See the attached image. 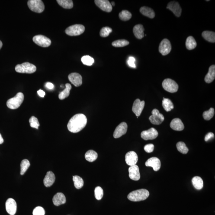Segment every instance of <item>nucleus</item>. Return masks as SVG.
Masks as SVG:
<instances>
[{"label": "nucleus", "instance_id": "603ef678", "mask_svg": "<svg viewBox=\"0 0 215 215\" xmlns=\"http://www.w3.org/2000/svg\"><path fill=\"white\" fill-rule=\"evenodd\" d=\"M2 42L1 41V40H0V49L2 48Z\"/></svg>", "mask_w": 215, "mask_h": 215}, {"label": "nucleus", "instance_id": "393cba45", "mask_svg": "<svg viewBox=\"0 0 215 215\" xmlns=\"http://www.w3.org/2000/svg\"><path fill=\"white\" fill-rule=\"evenodd\" d=\"M215 78V66L213 65L209 68L208 73L205 77V81L207 83H210L214 80Z\"/></svg>", "mask_w": 215, "mask_h": 215}, {"label": "nucleus", "instance_id": "4be33fe9", "mask_svg": "<svg viewBox=\"0 0 215 215\" xmlns=\"http://www.w3.org/2000/svg\"><path fill=\"white\" fill-rule=\"evenodd\" d=\"M52 200L53 204L56 206L64 204L66 202V198L64 194L61 192L55 194Z\"/></svg>", "mask_w": 215, "mask_h": 215}, {"label": "nucleus", "instance_id": "39448f33", "mask_svg": "<svg viewBox=\"0 0 215 215\" xmlns=\"http://www.w3.org/2000/svg\"><path fill=\"white\" fill-rule=\"evenodd\" d=\"M28 5L32 11L38 13L42 12L45 9L44 3L41 0H29Z\"/></svg>", "mask_w": 215, "mask_h": 215}, {"label": "nucleus", "instance_id": "9d476101", "mask_svg": "<svg viewBox=\"0 0 215 215\" xmlns=\"http://www.w3.org/2000/svg\"><path fill=\"white\" fill-rule=\"evenodd\" d=\"M172 49L170 42L167 39H164L159 46V52L162 56H166L170 53Z\"/></svg>", "mask_w": 215, "mask_h": 215}, {"label": "nucleus", "instance_id": "aec40b11", "mask_svg": "<svg viewBox=\"0 0 215 215\" xmlns=\"http://www.w3.org/2000/svg\"><path fill=\"white\" fill-rule=\"evenodd\" d=\"M129 177L130 179L133 181H138L140 178V174L139 172V168L138 165H136L130 166L128 169Z\"/></svg>", "mask_w": 215, "mask_h": 215}, {"label": "nucleus", "instance_id": "1a4fd4ad", "mask_svg": "<svg viewBox=\"0 0 215 215\" xmlns=\"http://www.w3.org/2000/svg\"><path fill=\"white\" fill-rule=\"evenodd\" d=\"M163 115L159 112V110L154 109L152 111V115L149 118L151 122L154 125H159L164 121Z\"/></svg>", "mask_w": 215, "mask_h": 215}, {"label": "nucleus", "instance_id": "dca6fc26", "mask_svg": "<svg viewBox=\"0 0 215 215\" xmlns=\"http://www.w3.org/2000/svg\"><path fill=\"white\" fill-rule=\"evenodd\" d=\"M6 209L7 213L11 215L15 214L17 210V204L15 200L10 198L7 200L6 202Z\"/></svg>", "mask_w": 215, "mask_h": 215}, {"label": "nucleus", "instance_id": "f03ea898", "mask_svg": "<svg viewBox=\"0 0 215 215\" xmlns=\"http://www.w3.org/2000/svg\"><path fill=\"white\" fill-rule=\"evenodd\" d=\"M149 195V192L145 189H141L133 191L128 196V198L130 201L139 202L146 200Z\"/></svg>", "mask_w": 215, "mask_h": 215}, {"label": "nucleus", "instance_id": "473e14b6", "mask_svg": "<svg viewBox=\"0 0 215 215\" xmlns=\"http://www.w3.org/2000/svg\"><path fill=\"white\" fill-rule=\"evenodd\" d=\"M57 2L60 6L65 9H71L73 7V2L72 0H57Z\"/></svg>", "mask_w": 215, "mask_h": 215}, {"label": "nucleus", "instance_id": "c9c22d12", "mask_svg": "<svg viewBox=\"0 0 215 215\" xmlns=\"http://www.w3.org/2000/svg\"><path fill=\"white\" fill-rule=\"evenodd\" d=\"M132 14L127 10H123L119 13V18L123 21H128L131 18Z\"/></svg>", "mask_w": 215, "mask_h": 215}, {"label": "nucleus", "instance_id": "864d4df0", "mask_svg": "<svg viewBox=\"0 0 215 215\" xmlns=\"http://www.w3.org/2000/svg\"><path fill=\"white\" fill-rule=\"evenodd\" d=\"M111 4L112 6H112H115V2H112Z\"/></svg>", "mask_w": 215, "mask_h": 215}, {"label": "nucleus", "instance_id": "37998d69", "mask_svg": "<svg viewBox=\"0 0 215 215\" xmlns=\"http://www.w3.org/2000/svg\"><path fill=\"white\" fill-rule=\"evenodd\" d=\"M29 122L30 126L32 128L38 129L40 123H39L38 119L34 116H32L29 119Z\"/></svg>", "mask_w": 215, "mask_h": 215}, {"label": "nucleus", "instance_id": "58836bf2", "mask_svg": "<svg viewBox=\"0 0 215 215\" xmlns=\"http://www.w3.org/2000/svg\"><path fill=\"white\" fill-rule=\"evenodd\" d=\"M214 113V108H211L208 110L204 112L203 114V118L206 120H210L213 117Z\"/></svg>", "mask_w": 215, "mask_h": 215}, {"label": "nucleus", "instance_id": "4c0bfd02", "mask_svg": "<svg viewBox=\"0 0 215 215\" xmlns=\"http://www.w3.org/2000/svg\"><path fill=\"white\" fill-rule=\"evenodd\" d=\"M129 42L126 40H118L114 41L112 43V46L115 47H123L129 44Z\"/></svg>", "mask_w": 215, "mask_h": 215}, {"label": "nucleus", "instance_id": "9b49d317", "mask_svg": "<svg viewBox=\"0 0 215 215\" xmlns=\"http://www.w3.org/2000/svg\"><path fill=\"white\" fill-rule=\"evenodd\" d=\"M158 136V132L154 128H152L148 130L143 131L141 136L145 140H152L156 138Z\"/></svg>", "mask_w": 215, "mask_h": 215}, {"label": "nucleus", "instance_id": "ea45409f", "mask_svg": "<svg viewBox=\"0 0 215 215\" xmlns=\"http://www.w3.org/2000/svg\"><path fill=\"white\" fill-rule=\"evenodd\" d=\"M81 61L83 64L88 66H91L94 63V59L91 56H85L81 58Z\"/></svg>", "mask_w": 215, "mask_h": 215}, {"label": "nucleus", "instance_id": "2f4dec72", "mask_svg": "<svg viewBox=\"0 0 215 215\" xmlns=\"http://www.w3.org/2000/svg\"><path fill=\"white\" fill-rule=\"evenodd\" d=\"M162 106L165 111H171L174 108V105L172 101L169 99L163 98L162 101Z\"/></svg>", "mask_w": 215, "mask_h": 215}, {"label": "nucleus", "instance_id": "09e8293b", "mask_svg": "<svg viewBox=\"0 0 215 215\" xmlns=\"http://www.w3.org/2000/svg\"><path fill=\"white\" fill-rule=\"evenodd\" d=\"M37 92L38 95L40 96V97H42V98L44 97L45 94H46L44 91H43L42 90H39V91H38Z\"/></svg>", "mask_w": 215, "mask_h": 215}, {"label": "nucleus", "instance_id": "a18cd8bd", "mask_svg": "<svg viewBox=\"0 0 215 215\" xmlns=\"http://www.w3.org/2000/svg\"><path fill=\"white\" fill-rule=\"evenodd\" d=\"M154 149V146L152 144H148L146 145L144 148V149L148 153H150L153 152Z\"/></svg>", "mask_w": 215, "mask_h": 215}, {"label": "nucleus", "instance_id": "423d86ee", "mask_svg": "<svg viewBox=\"0 0 215 215\" xmlns=\"http://www.w3.org/2000/svg\"><path fill=\"white\" fill-rule=\"evenodd\" d=\"M85 27L81 24H75L68 27L65 33L70 36H77L82 34L85 32Z\"/></svg>", "mask_w": 215, "mask_h": 215}, {"label": "nucleus", "instance_id": "f704fd0d", "mask_svg": "<svg viewBox=\"0 0 215 215\" xmlns=\"http://www.w3.org/2000/svg\"><path fill=\"white\" fill-rule=\"evenodd\" d=\"M30 164L29 161L27 159L23 160L20 164V174L21 175H24L25 173L27 171L29 168Z\"/></svg>", "mask_w": 215, "mask_h": 215}, {"label": "nucleus", "instance_id": "a211bd4d", "mask_svg": "<svg viewBox=\"0 0 215 215\" xmlns=\"http://www.w3.org/2000/svg\"><path fill=\"white\" fill-rule=\"evenodd\" d=\"M146 167H152L155 171L159 170L161 168V162L159 159L156 157L149 158L145 163Z\"/></svg>", "mask_w": 215, "mask_h": 215}, {"label": "nucleus", "instance_id": "2eb2a0df", "mask_svg": "<svg viewBox=\"0 0 215 215\" xmlns=\"http://www.w3.org/2000/svg\"><path fill=\"white\" fill-rule=\"evenodd\" d=\"M167 8L172 11L176 17H179L181 16L182 8L179 4L176 1H173L168 3Z\"/></svg>", "mask_w": 215, "mask_h": 215}, {"label": "nucleus", "instance_id": "412c9836", "mask_svg": "<svg viewBox=\"0 0 215 215\" xmlns=\"http://www.w3.org/2000/svg\"><path fill=\"white\" fill-rule=\"evenodd\" d=\"M55 180H56V177H55L54 174L52 171L48 172L43 180V183L45 187H51L55 182Z\"/></svg>", "mask_w": 215, "mask_h": 215}, {"label": "nucleus", "instance_id": "c756f323", "mask_svg": "<svg viewBox=\"0 0 215 215\" xmlns=\"http://www.w3.org/2000/svg\"><path fill=\"white\" fill-rule=\"evenodd\" d=\"M98 158V154L95 151L90 150L88 151L85 154V159L90 162L95 161Z\"/></svg>", "mask_w": 215, "mask_h": 215}, {"label": "nucleus", "instance_id": "c85d7f7f", "mask_svg": "<svg viewBox=\"0 0 215 215\" xmlns=\"http://www.w3.org/2000/svg\"><path fill=\"white\" fill-rule=\"evenodd\" d=\"M197 43L195 39L192 36H189L186 40V46L188 50H192L197 47Z\"/></svg>", "mask_w": 215, "mask_h": 215}, {"label": "nucleus", "instance_id": "72a5a7b5", "mask_svg": "<svg viewBox=\"0 0 215 215\" xmlns=\"http://www.w3.org/2000/svg\"><path fill=\"white\" fill-rule=\"evenodd\" d=\"M73 181L74 186L78 189L82 188L84 185V181L82 178L78 176H73Z\"/></svg>", "mask_w": 215, "mask_h": 215}, {"label": "nucleus", "instance_id": "c03bdc74", "mask_svg": "<svg viewBox=\"0 0 215 215\" xmlns=\"http://www.w3.org/2000/svg\"><path fill=\"white\" fill-rule=\"evenodd\" d=\"M45 211L44 209L40 206L36 207L33 210V215H44Z\"/></svg>", "mask_w": 215, "mask_h": 215}, {"label": "nucleus", "instance_id": "de8ad7c7", "mask_svg": "<svg viewBox=\"0 0 215 215\" xmlns=\"http://www.w3.org/2000/svg\"><path fill=\"white\" fill-rule=\"evenodd\" d=\"M214 137V134L212 132H209L207 134H206L204 140L206 142L208 141L210 139L213 138Z\"/></svg>", "mask_w": 215, "mask_h": 215}, {"label": "nucleus", "instance_id": "e433bc0d", "mask_svg": "<svg viewBox=\"0 0 215 215\" xmlns=\"http://www.w3.org/2000/svg\"><path fill=\"white\" fill-rule=\"evenodd\" d=\"M177 148L178 150L181 153L186 154L188 152V149L183 142H178L177 144Z\"/></svg>", "mask_w": 215, "mask_h": 215}, {"label": "nucleus", "instance_id": "a19ab883", "mask_svg": "<svg viewBox=\"0 0 215 215\" xmlns=\"http://www.w3.org/2000/svg\"><path fill=\"white\" fill-rule=\"evenodd\" d=\"M104 195L102 188L100 187H97L94 190V195L97 200H101Z\"/></svg>", "mask_w": 215, "mask_h": 215}, {"label": "nucleus", "instance_id": "f257e3e1", "mask_svg": "<svg viewBox=\"0 0 215 215\" xmlns=\"http://www.w3.org/2000/svg\"><path fill=\"white\" fill-rule=\"evenodd\" d=\"M87 123V118L85 115L77 114L69 120L68 124V130L72 133H78L85 127Z\"/></svg>", "mask_w": 215, "mask_h": 215}, {"label": "nucleus", "instance_id": "79ce46f5", "mask_svg": "<svg viewBox=\"0 0 215 215\" xmlns=\"http://www.w3.org/2000/svg\"><path fill=\"white\" fill-rule=\"evenodd\" d=\"M112 31V29L109 27H103L100 31V34L101 37H108L110 33Z\"/></svg>", "mask_w": 215, "mask_h": 215}, {"label": "nucleus", "instance_id": "49530a36", "mask_svg": "<svg viewBox=\"0 0 215 215\" xmlns=\"http://www.w3.org/2000/svg\"><path fill=\"white\" fill-rule=\"evenodd\" d=\"M135 62H136V59H135L134 58H133V57H130L128 59L127 63L128 65L131 67L136 68V66L135 63Z\"/></svg>", "mask_w": 215, "mask_h": 215}, {"label": "nucleus", "instance_id": "5701e85b", "mask_svg": "<svg viewBox=\"0 0 215 215\" xmlns=\"http://www.w3.org/2000/svg\"><path fill=\"white\" fill-rule=\"evenodd\" d=\"M170 127L172 130L178 131L183 130L184 128L181 119L178 118L173 119L170 123Z\"/></svg>", "mask_w": 215, "mask_h": 215}, {"label": "nucleus", "instance_id": "cd10ccee", "mask_svg": "<svg viewBox=\"0 0 215 215\" xmlns=\"http://www.w3.org/2000/svg\"><path fill=\"white\" fill-rule=\"evenodd\" d=\"M202 36L207 41L212 43H215V33L214 32L205 31L202 33Z\"/></svg>", "mask_w": 215, "mask_h": 215}, {"label": "nucleus", "instance_id": "0eeeda50", "mask_svg": "<svg viewBox=\"0 0 215 215\" xmlns=\"http://www.w3.org/2000/svg\"><path fill=\"white\" fill-rule=\"evenodd\" d=\"M162 86L165 91L171 93L177 92L178 89V85L175 81L170 78L164 80Z\"/></svg>", "mask_w": 215, "mask_h": 215}, {"label": "nucleus", "instance_id": "bb28decb", "mask_svg": "<svg viewBox=\"0 0 215 215\" xmlns=\"http://www.w3.org/2000/svg\"><path fill=\"white\" fill-rule=\"evenodd\" d=\"M192 182L194 188L197 190H201L203 187V181L201 177L196 176L193 177Z\"/></svg>", "mask_w": 215, "mask_h": 215}, {"label": "nucleus", "instance_id": "f3484780", "mask_svg": "<svg viewBox=\"0 0 215 215\" xmlns=\"http://www.w3.org/2000/svg\"><path fill=\"white\" fill-rule=\"evenodd\" d=\"M126 163L129 166L136 165L138 161V156L136 152L131 151L126 154L125 156Z\"/></svg>", "mask_w": 215, "mask_h": 215}, {"label": "nucleus", "instance_id": "7ed1b4c3", "mask_svg": "<svg viewBox=\"0 0 215 215\" xmlns=\"http://www.w3.org/2000/svg\"><path fill=\"white\" fill-rule=\"evenodd\" d=\"M24 100V94L22 93L18 92L16 94L15 97L8 100L7 105L8 108L11 109H16L21 106Z\"/></svg>", "mask_w": 215, "mask_h": 215}, {"label": "nucleus", "instance_id": "ddd939ff", "mask_svg": "<svg viewBox=\"0 0 215 215\" xmlns=\"http://www.w3.org/2000/svg\"><path fill=\"white\" fill-rule=\"evenodd\" d=\"M144 101H141L139 99L135 100L132 107V111L137 117L140 116L144 107Z\"/></svg>", "mask_w": 215, "mask_h": 215}, {"label": "nucleus", "instance_id": "a878e982", "mask_svg": "<svg viewBox=\"0 0 215 215\" xmlns=\"http://www.w3.org/2000/svg\"><path fill=\"white\" fill-rule=\"evenodd\" d=\"M140 12L143 15L150 18H153L155 17V13L152 8L147 7H142Z\"/></svg>", "mask_w": 215, "mask_h": 215}, {"label": "nucleus", "instance_id": "f8f14e48", "mask_svg": "<svg viewBox=\"0 0 215 215\" xmlns=\"http://www.w3.org/2000/svg\"><path fill=\"white\" fill-rule=\"evenodd\" d=\"M94 2L97 6L103 11L110 12L112 11V6L107 0H95Z\"/></svg>", "mask_w": 215, "mask_h": 215}, {"label": "nucleus", "instance_id": "8fccbe9b", "mask_svg": "<svg viewBox=\"0 0 215 215\" xmlns=\"http://www.w3.org/2000/svg\"><path fill=\"white\" fill-rule=\"evenodd\" d=\"M46 87L49 89H52L54 88V85L51 82H48L46 84Z\"/></svg>", "mask_w": 215, "mask_h": 215}, {"label": "nucleus", "instance_id": "6e6552de", "mask_svg": "<svg viewBox=\"0 0 215 215\" xmlns=\"http://www.w3.org/2000/svg\"><path fill=\"white\" fill-rule=\"evenodd\" d=\"M33 41L36 44L42 47H49L52 43L50 39L42 35L34 36L33 37Z\"/></svg>", "mask_w": 215, "mask_h": 215}, {"label": "nucleus", "instance_id": "4468645a", "mask_svg": "<svg viewBox=\"0 0 215 215\" xmlns=\"http://www.w3.org/2000/svg\"><path fill=\"white\" fill-rule=\"evenodd\" d=\"M128 125L126 122L120 123L115 130L113 136L115 138H118L125 134L127 131Z\"/></svg>", "mask_w": 215, "mask_h": 215}, {"label": "nucleus", "instance_id": "6ab92c4d", "mask_svg": "<svg viewBox=\"0 0 215 215\" xmlns=\"http://www.w3.org/2000/svg\"><path fill=\"white\" fill-rule=\"evenodd\" d=\"M68 78L69 81L75 87L80 86L82 84V77L79 73L72 72L68 76Z\"/></svg>", "mask_w": 215, "mask_h": 215}, {"label": "nucleus", "instance_id": "7c9ffc66", "mask_svg": "<svg viewBox=\"0 0 215 215\" xmlns=\"http://www.w3.org/2000/svg\"><path fill=\"white\" fill-rule=\"evenodd\" d=\"M66 88L65 89L61 92L59 94V98L60 100H63L65 98L69 97L70 94V91L72 89V85L69 83H67L65 85Z\"/></svg>", "mask_w": 215, "mask_h": 215}, {"label": "nucleus", "instance_id": "20e7f679", "mask_svg": "<svg viewBox=\"0 0 215 215\" xmlns=\"http://www.w3.org/2000/svg\"><path fill=\"white\" fill-rule=\"evenodd\" d=\"M36 70L35 65L29 62L17 65L15 67V71L19 73L31 74L34 73Z\"/></svg>", "mask_w": 215, "mask_h": 215}, {"label": "nucleus", "instance_id": "3c124183", "mask_svg": "<svg viewBox=\"0 0 215 215\" xmlns=\"http://www.w3.org/2000/svg\"><path fill=\"white\" fill-rule=\"evenodd\" d=\"M3 142L4 139H3L2 136H1V133H0V144H2L3 143Z\"/></svg>", "mask_w": 215, "mask_h": 215}, {"label": "nucleus", "instance_id": "b1692460", "mask_svg": "<svg viewBox=\"0 0 215 215\" xmlns=\"http://www.w3.org/2000/svg\"><path fill=\"white\" fill-rule=\"evenodd\" d=\"M144 28L142 24H139L135 26L133 28V32L135 37L138 39H142L144 36Z\"/></svg>", "mask_w": 215, "mask_h": 215}]
</instances>
